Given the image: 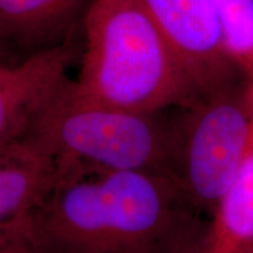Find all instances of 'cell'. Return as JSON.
<instances>
[{
  "label": "cell",
  "mask_w": 253,
  "mask_h": 253,
  "mask_svg": "<svg viewBox=\"0 0 253 253\" xmlns=\"http://www.w3.org/2000/svg\"><path fill=\"white\" fill-rule=\"evenodd\" d=\"M209 223L167 173L68 169L21 227L31 253H202Z\"/></svg>",
  "instance_id": "1"
},
{
  "label": "cell",
  "mask_w": 253,
  "mask_h": 253,
  "mask_svg": "<svg viewBox=\"0 0 253 253\" xmlns=\"http://www.w3.org/2000/svg\"><path fill=\"white\" fill-rule=\"evenodd\" d=\"M79 93L100 103L158 113L196 96L171 49L138 0H90L81 25Z\"/></svg>",
  "instance_id": "2"
},
{
  "label": "cell",
  "mask_w": 253,
  "mask_h": 253,
  "mask_svg": "<svg viewBox=\"0 0 253 253\" xmlns=\"http://www.w3.org/2000/svg\"><path fill=\"white\" fill-rule=\"evenodd\" d=\"M172 110L145 113L100 103L79 93L67 77L41 107L27 135L54 158L58 170L170 176Z\"/></svg>",
  "instance_id": "3"
},
{
  "label": "cell",
  "mask_w": 253,
  "mask_h": 253,
  "mask_svg": "<svg viewBox=\"0 0 253 253\" xmlns=\"http://www.w3.org/2000/svg\"><path fill=\"white\" fill-rule=\"evenodd\" d=\"M172 115L170 176L191 207L210 220L248 143L249 81L239 77L196 95Z\"/></svg>",
  "instance_id": "4"
},
{
  "label": "cell",
  "mask_w": 253,
  "mask_h": 253,
  "mask_svg": "<svg viewBox=\"0 0 253 253\" xmlns=\"http://www.w3.org/2000/svg\"><path fill=\"white\" fill-rule=\"evenodd\" d=\"M196 95L243 77L230 61L209 0H138Z\"/></svg>",
  "instance_id": "5"
},
{
  "label": "cell",
  "mask_w": 253,
  "mask_h": 253,
  "mask_svg": "<svg viewBox=\"0 0 253 253\" xmlns=\"http://www.w3.org/2000/svg\"><path fill=\"white\" fill-rule=\"evenodd\" d=\"M71 42L13 65H0V148L28 134L33 120L67 78L75 58Z\"/></svg>",
  "instance_id": "6"
},
{
  "label": "cell",
  "mask_w": 253,
  "mask_h": 253,
  "mask_svg": "<svg viewBox=\"0 0 253 253\" xmlns=\"http://www.w3.org/2000/svg\"><path fill=\"white\" fill-rule=\"evenodd\" d=\"M90 0H0V48L13 62L74 40Z\"/></svg>",
  "instance_id": "7"
},
{
  "label": "cell",
  "mask_w": 253,
  "mask_h": 253,
  "mask_svg": "<svg viewBox=\"0 0 253 253\" xmlns=\"http://www.w3.org/2000/svg\"><path fill=\"white\" fill-rule=\"evenodd\" d=\"M58 175L54 158L28 135L0 148V227L28 217Z\"/></svg>",
  "instance_id": "8"
},
{
  "label": "cell",
  "mask_w": 253,
  "mask_h": 253,
  "mask_svg": "<svg viewBox=\"0 0 253 253\" xmlns=\"http://www.w3.org/2000/svg\"><path fill=\"white\" fill-rule=\"evenodd\" d=\"M250 131L244 155L209 223L202 253H239L253 244V82L249 81Z\"/></svg>",
  "instance_id": "9"
},
{
  "label": "cell",
  "mask_w": 253,
  "mask_h": 253,
  "mask_svg": "<svg viewBox=\"0 0 253 253\" xmlns=\"http://www.w3.org/2000/svg\"><path fill=\"white\" fill-rule=\"evenodd\" d=\"M230 61L253 82V0H209Z\"/></svg>",
  "instance_id": "10"
},
{
  "label": "cell",
  "mask_w": 253,
  "mask_h": 253,
  "mask_svg": "<svg viewBox=\"0 0 253 253\" xmlns=\"http://www.w3.org/2000/svg\"><path fill=\"white\" fill-rule=\"evenodd\" d=\"M0 253H30L14 224L0 227Z\"/></svg>",
  "instance_id": "11"
},
{
  "label": "cell",
  "mask_w": 253,
  "mask_h": 253,
  "mask_svg": "<svg viewBox=\"0 0 253 253\" xmlns=\"http://www.w3.org/2000/svg\"><path fill=\"white\" fill-rule=\"evenodd\" d=\"M13 63H18V62L12 61V60L5 54L4 50L0 48V65H13Z\"/></svg>",
  "instance_id": "12"
},
{
  "label": "cell",
  "mask_w": 253,
  "mask_h": 253,
  "mask_svg": "<svg viewBox=\"0 0 253 253\" xmlns=\"http://www.w3.org/2000/svg\"><path fill=\"white\" fill-rule=\"evenodd\" d=\"M239 253H253V244L248 246V248H245L244 250H242Z\"/></svg>",
  "instance_id": "13"
}]
</instances>
